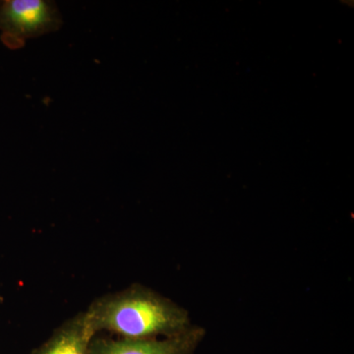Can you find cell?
Returning a JSON list of instances; mask_svg holds the SVG:
<instances>
[{"label":"cell","mask_w":354,"mask_h":354,"mask_svg":"<svg viewBox=\"0 0 354 354\" xmlns=\"http://www.w3.org/2000/svg\"><path fill=\"white\" fill-rule=\"evenodd\" d=\"M85 315L95 335L106 330L121 339L169 337L189 329L183 309L140 286L97 298Z\"/></svg>","instance_id":"obj_1"},{"label":"cell","mask_w":354,"mask_h":354,"mask_svg":"<svg viewBox=\"0 0 354 354\" xmlns=\"http://www.w3.org/2000/svg\"><path fill=\"white\" fill-rule=\"evenodd\" d=\"M62 24V14L55 2L6 0L0 3V31L10 48H19L27 39L57 31Z\"/></svg>","instance_id":"obj_2"},{"label":"cell","mask_w":354,"mask_h":354,"mask_svg":"<svg viewBox=\"0 0 354 354\" xmlns=\"http://www.w3.org/2000/svg\"><path fill=\"white\" fill-rule=\"evenodd\" d=\"M201 337L199 329H188L164 339L95 337L91 354H193Z\"/></svg>","instance_id":"obj_3"},{"label":"cell","mask_w":354,"mask_h":354,"mask_svg":"<svg viewBox=\"0 0 354 354\" xmlns=\"http://www.w3.org/2000/svg\"><path fill=\"white\" fill-rule=\"evenodd\" d=\"M95 337L84 312L60 326L31 354H91V344Z\"/></svg>","instance_id":"obj_4"}]
</instances>
